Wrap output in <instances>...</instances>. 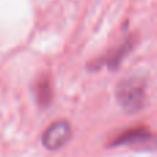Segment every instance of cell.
<instances>
[{"label": "cell", "instance_id": "obj_1", "mask_svg": "<svg viewBox=\"0 0 157 157\" xmlns=\"http://www.w3.org/2000/svg\"><path fill=\"white\" fill-rule=\"evenodd\" d=\"M117 101L128 112H138L144 108L146 94H145V81L139 77H130L119 84L116 91Z\"/></svg>", "mask_w": 157, "mask_h": 157}, {"label": "cell", "instance_id": "obj_2", "mask_svg": "<svg viewBox=\"0 0 157 157\" xmlns=\"http://www.w3.org/2000/svg\"><path fill=\"white\" fill-rule=\"evenodd\" d=\"M72 128L68 121H57L51 124L41 136L44 147L48 150H58L69 141Z\"/></svg>", "mask_w": 157, "mask_h": 157}, {"label": "cell", "instance_id": "obj_3", "mask_svg": "<svg viewBox=\"0 0 157 157\" xmlns=\"http://www.w3.org/2000/svg\"><path fill=\"white\" fill-rule=\"evenodd\" d=\"M149 139H152L150 132L144 127H138V128H132V130L124 131L123 134L117 135L113 139L112 145L114 146H120V145H141L147 142Z\"/></svg>", "mask_w": 157, "mask_h": 157}, {"label": "cell", "instance_id": "obj_4", "mask_svg": "<svg viewBox=\"0 0 157 157\" xmlns=\"http://www.w3.org/2000/svg\"><path fill=\"white\" fill-rule=\"evenodd\" d=\"M35 97L40 106L50 105V102H51V99H52V90H51V83H50L48 78L41 77L36 81Z\"/></svg>", "mask_w": 157, "mask_h": 157}, {"label": "cell", "instance_id": "obj_5", "mask_svg": "<svg viewBox=\"0 0 157 157\" xmlns=\"http://www.w3.org/2000/svg\"><path fill=\"white\" fill-rule=\"evenodd\" d=\"M130 47H131V41H125L124 46H121L120 48H117V51H114V54H112V57L108 59L109 66H110V68H114V66L119 65V62L121 61V58L128 52Z\"/></svg>", "mask_w": 157, "mask_h": 157}, {"label": "cell", "instance_id": "obj_6", "mask_svg": "<svg viewBox=\"0 0 157 157\" xmlns=\"http://www.w3.org/2000/svg\"><path fill=\"white\" fill-rule=\"evenodd\" d=\"M156 146H157V139H156Z\"/></svg>", "mask_w": 157, "mask_h": 157}]
</instances>
